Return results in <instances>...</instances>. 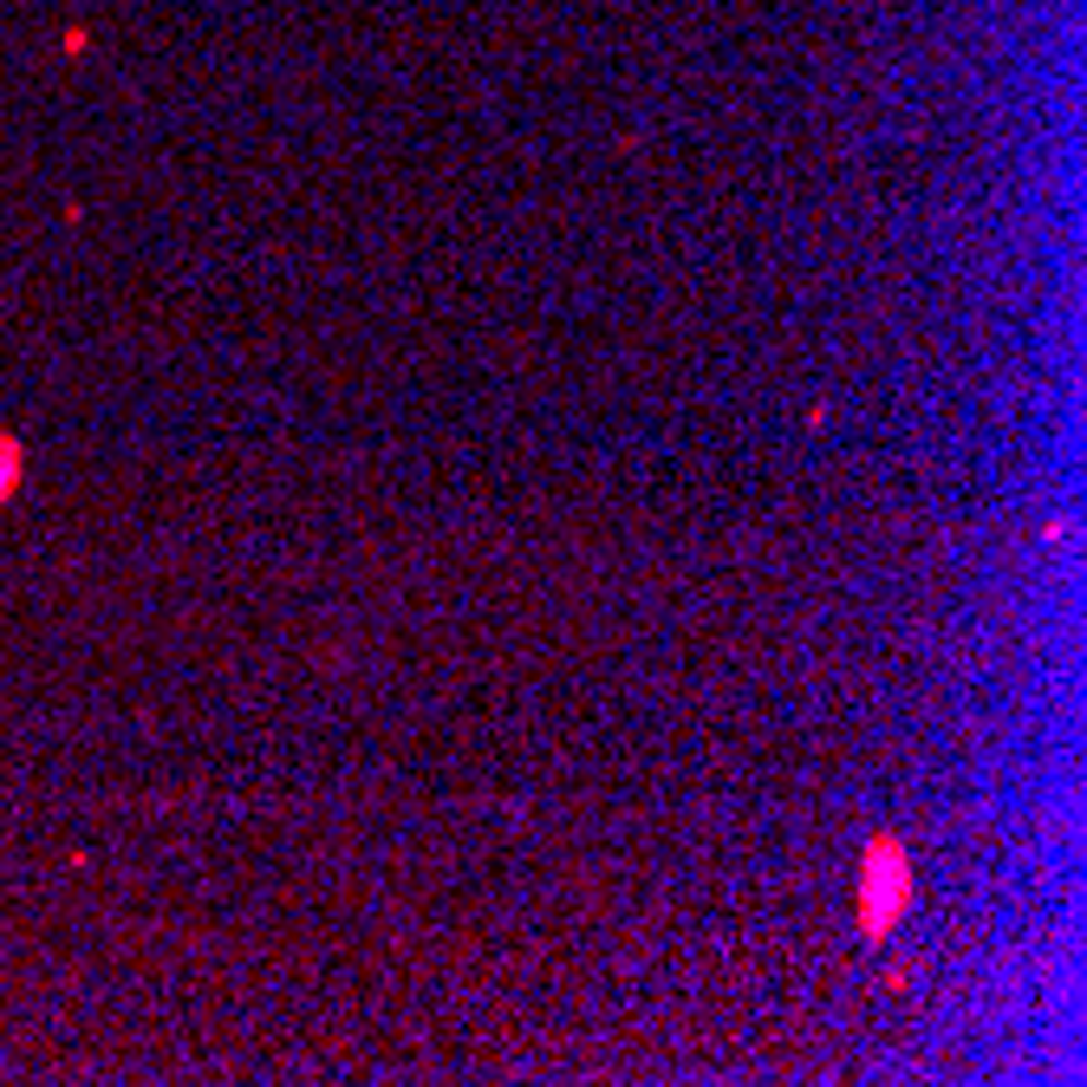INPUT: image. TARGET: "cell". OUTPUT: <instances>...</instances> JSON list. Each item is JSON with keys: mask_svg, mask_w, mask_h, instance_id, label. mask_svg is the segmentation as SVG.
<instances>
[{"mask_svg": "<svg viewBox=\"0 0 1087 1087\" xmlns=\"http://www.w3.org/2000/svg\"><path fill=\"white\" fill-rule=\"evenodd\" d=\"M853 912L866 938H886L905 912H912V853L899 833H879L860 853V886H853Z\"/></svg>", "mask_w": 1087, "mask_h": 1087, "instance_id": "obj_1", "label": "cell"}, {"mask_svg": "<svg viewBox=\"0 0 1087 1087\" xmlns=\"http://www.w3.org/2000/svg\"><path fill=\"white\" fill-rule=\"evenodd\" d=\"M13 482H20V443H0V502L13 495Z\"/></svg>", "mask_w": 1087, "mask_h": 1087, "instance_id": "obj_2", "label": "cell"}]
</instances>
